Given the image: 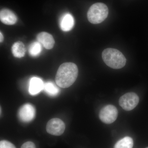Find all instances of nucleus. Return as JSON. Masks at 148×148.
Segmentation results:
<instances>
[{
  "label": "nucleus",
  "instance_id": "1",
  "mask_svg": "<svg viewBox=\"0 0 148 148\" xmlns=\"http://www.w3.org/2000/svg\"><path fill=\"white\" fill-rule=\"evenodd\" d=\"M78 74V69L75 64L65 63L58 68L56 75L55 81L58 86L66 88L73 84Z\"/></svg>",
  "mask_w": 148,
  "mask_h": 148
},
{
  "label": "nucleus",
  "instance_id": "2",
  "mask_svg": "<svg viewBox=\"0 0 148 148\" xmlns=\"http://www.w3.org/2000/svg\"><path fill=\"white\" fill-rule=\"evenodd\" d=\"M102 56L104 63L112 69H121L126 64V58L124 56L115 49H106L102 52Z\"/></svg>",
  "mask_w": 148,
  "mask_h": 148
},
{
  "label": "nucleus",
  "instance_id": "3",
  "mask_svg": "<svg viewBox=\"0 0 148 148\" xmlns=\"http://www.w3.org/2000/svg\"><path fill=\"white\" fill-rule=\"evenodd\" d=\"M109 10L108 6L102 3H97L90 7L87 12V18L91 24H100L108 17Z\"/></svg>",
  "mask_w": 148,
  "mask_h": 148
},
{
  "label": "nucleus",
  "instance_id": "4",
  "mask_svg": "<svg viewBox=\"0 0 148 148\" xmlns=\"http://www.w3.org/2000/svg\"><path fill=\"white\" fill-rule=\"evenodd\" d=\"M139 102V98L138 95L133 92H129L122 95L119 100V104L121 107L125 110L129 111L133 110Z\"/></svg>",
  "mask_w": 148,
  "mask_h": 148
},
{
  "label": "nucleus",
  "instance_id": "5",
  "mask_svg": "<svg viewBox=\"0 0 148 148\" xmlns=\"http://www.w3.org/2000/svg\"><path fill=\"white\" fill-rule=\"evenodd\" d=\"M118 116V110L114 106L107 105L100 110L99 118L106 124H111L115 121Z\"/></svg>",
  "mask_w": 148,
  "mask_h": 148
},
{
  "label": "nucleus",
  "instance_id": "6",
  "mask_svg": "<svg viewBox=\"0 0 148 148\" xmlns=\"http://www.w3.org/2000/svg\"><path fill=\"white\" fill-rule=\"evenodd\" d=\"M65 130V123L59 119H52L47 124V131L51 135L60 136L64 133Z\"/></svg>",
  "mask_w": 148,
  "mask_h": 148
},
{
  "label": "nucleus",
  "instance_id": "7",
  "mask_svg": "<svg viewBox=\"0 0 148 148\" xmlns=\"http://www.w3.org/2000/svg\"><path fill=\"white\" fill-rule=\"evenodd\" d=\"M36 114V110L34 106L31 104L23 105L18 111V116L21 121L29 122L34 119Z\"/></svg>",
  "mask_w": 148,
  "mask_h": 148
},
{
  "label": "nucleus",
  "instance_id": "8",
  "mask_svg": "<svg viewBox=\"0 0 148 148\" xmlns=\"http://www.w3.org/2000/svg\"><path fill=\"white\" fill-rule=\"evenodd\" d=\"M37 39L38 41L46 49H51L54 46L55 41L53 36L49 33L45 32L40 33L37 36Z\"/></svg>",
  "mask_w": 148,
  "mask_h": 148
},
{
  "label": "nucleus",
  "instance_id": "9",
  "mask_svg": "<svg viewBox=\"0 0 148 148\" xmlns=\"http://www.w3.org/2000/svg\"><path fill=\"white\" fill-rule=\"evenodd\" d=\"M0 19L3 24L12 25L16 23L17 18L13 12L9 9H3L0 12Z\"/></svg>",
  "mask_w": 148,
  "mask_h": 148
},
{
  "label": "nucleus",
  "instance_id": "10",
  "mask_svg": "<svg viewBox=\"0 0 148 148\" xmlns=\"http://www.w3.org/2000/svg\"><path fill=\"white\" fill-rule=\"evenodd\" d=\"M44 84L42 80L37 77H32L29 83V92L31 95H36L44 89Z\"/></svg>",
  "mask_w": 148,
  "mask_h": 148
},
{
  "label": "nucleus",
  "instance_id": "11",
  "mask_svg": "<svg viewBox=\"0 0 148 148\" xmlns=\"http://www.w3.org/2000/svg\"><path fill=\"white\" fill-rule=\"evenodd\" d=\"M75 24L74 17L70 13H66L61 17L60 27L62 31L67 32L71 31Z\"/></svg>",
  "mask_w": 148,
  "mask_h": 148
},
{
  "label": "nucleus",
  "instance_id": "12",
  "mask_svg": "<svg viewBox=\"0 0 148 148\" xmlns=\"http://www.w3.org/2000/svg\"><path fill=\"white\" fill-rule=\"evenodd\" d=\"M26 49L23 42L20 41L14 43L12 47V52L14 57L21 58L24 57L26 53Z\"/></svg>",
  "mask_w": 148,
  "mask_h": 148
},
{
  "label": "nucleus",
  "instance_id": "13",
  "mask_svg": "<svg viewBox=\"0 0 148 148\" xmlns=\"http://www.w3.org/2000/svg\"><path fill=\"white\" fill-rule=\"evenodd\" d=\"M133 141L132 138L125 137L118 141L114 148H132Z\"/></svg>",
  "mask_w": 148,
  "mask_h": 148
},
{
  "label": "nucleus",
  "instance_id": "14",
  "mask_svg": "<svg viewBox=\"0 0 148 148\" xmlns=\"http://www.w3.org/2000/svg\"><path fill=\"white\" fill-rule=\"evenodd\" d=\"M44 90L49 95L54 96L59 92V89L53 82H48L44 84Z\"/></svg>",
  "mask_w": 148,
  "mask_h": 148
},
{
  "label": "nucleus",
  "instance_id": "15",
  "mask_svg": "<svg viewBox=\"0 0 148 148\" xmlns=\"http://www.w3.org/2000/svg\"><path fill=\"white\" fill-rule=\"evenodd\" d=\"M42 51L41 44L38 42H35L31 44L29 46V52L32 56H36L39 55Z\"/></svg>",
  "mask_w": 148,
  "mask_h": 148
},
{
  "label": "nucleus",
  "instance_id": "16",
  "mask_svg": "<svg viewBox=\"0 0 148 148\" xmlns=\"http://www.w3.org/2000/svg\"><path fill=\"white\" fill-rule=\"evenodd\" d=\"M0 148H16L12 143L6 140H2L0 142Z\"/></svg>",
  "mask_w": 148,
  "mask_h": 148
},
{
  "label": "nucleus",
  "instance_id": "17",
  "mask_svg": "<svg viewBox=\"0 0 148 148\" xmlns=\"http://www.w3.org/2000/svg\"><path fill=\"white\" fill-rule=\"evenodd\" d=\"M21 148H36V147L33 142H27L21 146Z\"/></svg>",
  "mask_w": 148,
  "mask_h": 148
},
{
  "label": "nucleus",
  "instance_id": "18",
  "mask_svg": "<svg viewBox=\"0 0 148 148\" xmlns=\"http://www.w3.org/2000/svg\"><path fill=\"white\" fill-rule=\"evenodd\" d=\"M0 37H1V38H0V42H2L3 41V40L4 38L1 32V33H0Z\"/></svg>",
  "mask_w": 148,
  "mask_h": 148
},
{
  "label": "nucleus",
  "instance_id": "19",
  "mask_svg": "<svg viewBox=\"0 0 148 148\" xmlns=\"http://www.w3.org/2000/svg\"><path fill=\"white\" fill-rule=\"evenodd\" d=\"M147 148H148V147H147Z\"/></svg>",
  "mask_w": 148,
  "mask_h": 148
}]
</instances>
